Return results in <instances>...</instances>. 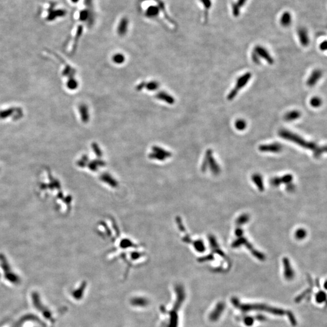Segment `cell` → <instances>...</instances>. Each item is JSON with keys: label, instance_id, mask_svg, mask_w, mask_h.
Returning a JSON list of instances; mask_svg holds the SVG:
<instances>
[{"label": "cell", "instance_id": "6da1fadb", "mask_svg": "<svg viewBox=\"0 0 327 327\" xmlns=\"http://www.w3.org/2000/svg\"><path fill=\"white\" fill-rule=\"evenodd\" d=\"M232 303L234 305V306H236L237 308L239 309L240 310L247 312L249 311L252 310H258V311H262L268 312L269 313H271L272 314L277 315V316H284V315H287L289 317L290 321L291 323L293 325H296V320L294 316V315L290 311L284 310L281 308H277L275 307L270 306L266 305L264 304H249V303H242L239 300L236 298L234 297L231 300Z\"/></svg>", "mask_w": 327, "mask_h": 327}, {"label": "cell", "instance_id": "7a4b0ae2", "mask_svg": "<svg viewBox=\"0 0 327 327\" xmlns=\"http://www.w3.org/2000/svg\"><path fill=\"white\" fill-rule=\"evenodd\" d=\"M279 135L282 138L293 142L299 145L314 151V156L316 157L320 156L323 152V150H326L325 147H320L314 142H308L305 141L303 138H301L299 135L293 133L289 130L285 129H282L279 132Z\"/></svg>", "mask_w": 327, "mask_h": 327}, {"label": "cell", "instance_id": "3957f363", "mask_svg": "<svg viewBox=\"0 0 327 327\" xmlns=\"http://www.w3.org/2000/svg\"><path fill=\"white\" fill-rule=\"evenodd\" d=\"M252 78V74L250 72H247L246 73L243 74L241 76H240L236 81L235 87L232 89V90L229 93L227 99L229 101L232 100L233 98L236 97L237 94H238L239 91L242 89L243 87L246 86V84L249 83V81Z\"/></svg>", "mask_w": 327, "mask_h": 327}, {"label": "cell", "instance_id": "277c9868", "mask_svg": "<svg viewBox=\"0 0 327 327\" xmlns=\"http://www.w3.org/2000/svg\"><path fill=\"white\" fill-rule=\"evenodd\" d=\"M254 52L259 56V58L264 59L268 63L273 64L274 63V59L271 56L268 52L264 47L260 46H258L255 47Z\"/></svg>", "mask_w": 327, "mask_h": 327}, {"label": "cell", "instance_id": "5b68a950", "mask_svg": "<svg viewBox=\"0 0 327 327\" xmlns=\"http://www.w3.org/2000/svg\"><path fill=\"white\" fill-rule=\"evenodd\" d=\"M259 150L263 152L278 153L282 150V147L279 143L275 142L270 144L261 145L259 147Z\"/></svg>", "mask_w": 327, "mask_h": 327}, {"label": "cell", "instance_id": "8992f818", "mask_svg": "<svg viewBox=\"0 0 327 327\" xmlns=\"http://www.w3.org/2000/svg\"><path fill=\"white\" fill-rule=\"evenodd\" d=\"M160 13L158 5H150L145 11V16L149 19H154L158 17Z\"/></svg>", "mask_w": 327, "mask_h": 327}, {"label": "cell", "instance_id": "52a82bcc", "mask_svg": "<svg viewBox=\"0 0 327 327\" xmlns=\"http://www.w3.org/2000/svg\"><path fill=\"white\" fill-rule=\"evenodd\" d=\"M322 75V71L319 69H316L311 73L310 77L306 81V85L308 87H313L320 79Z\"/></svg>", "mask_w": 327, "mask_h": 327}, {"label": "cell", "instance_id": "ba28073f", "mask_svg": "<svg viewBox=\"0 0 327 327\" xmlns=\"http://www.w3.org/2000/svg\"><path fill=\"white\" fill-rule=\"evenodd\" d=\"M129 25V20L126 17H122L119 21L117 26V32L120 36L125 35Z\"/></svg>", "mask_w": 327, "mask_h": 327}, {"label": "cell", "instance_id": "9c48e42d", "mask_svg": "<svg viewBox=\"0 0 327 327\" xmlns=\"http://www.w3.org/2000/svg\"><path fill=\"white\" fill-rule=\"evenodd\" d=\"M225 309V305L223 302H219L217 304L214 310L210 315V319L212 321H216L219 319Z\"/></svg>", "mask_w": 327, "mask_h": 327}, {"label": "cell", "instance_id": "30bf717a", "mask_svg": "<svg viewBox=\"0 0 327 327\" xmlns=\"http://www.w3.org/2000/svg\"><path fill=\"white\" fill-rule=\"evenodd\" d=\"M283 262L284 264V268H285L284 276L287 280H291L294 278V271L292 270L290 262L287 259H284Z\"/></svg>", "mask_w": 327, "mask_h": 327}, {"label": "cell", "instance_id": "8fae6325", "mask_svg": "<svg viewBox=\"0 0 327 327\" xmlns=\"http://www.w3.org/2000/svg\"><path fill=\"white\" fill-rule=\"evenodd\" d=\"M298 35L301 44L303 46H307L310 43L307 31L305 29H300L298 30Z\"/></svg>", "mask_w": 327, "mask_h": 327}, {"label": "cell", "instance_id": "7c38bea8", "mask_svg": "<svg viewBox=\"0 0 327 327\" xmlns=\"http://www.w3.org/2000/svg\"><path fill=\"white\" fill-rule=\"evenodd\" d=\"M301 116V113L298 110H292L287 112L284 118L286 121H293L298 119Z\"/></svg>", "mask_w": 327, "mask_h": 327}, {"label": "cell", "instance_id": "4fadbf2b", "mask_svg": "<svg viewBox=\"0 0 327 327\" xmlns=\"http://www.w3.org/2000/svg\"><path fill=\"white\" fill-rule=\"evenodd\" d=\"M235 127L237 130L242 131L247 127V122L243 119H238L235 122Z\"/></svg>", "mask_w": 327, "mask_h": 327}, {"label": "cell", "instance_id": "5bb4252c", "mask_svg": "<svg viewBox=\"0 0 327 327\" xmlns=\"http://www.w3.org/2000/svg\"><path fill=\"white\" fill-rule=\"evenodd\" d=\"M291 21V18L290 15L288 13H286V14H284L282 17L281 24L284 26H288L290 24Z\"/></svg>", "mask_w": 327, "mask_h": 327}, {"label": "cell", "instance_id": "9a60e30c", "mask_svg": "<svg viewBox=\"0 0 327 327\" xmlns=\"http://www.w3.org/2000/svg\"><path fill=\"white\" fill-rule=\"evenodd\" d=\"M310 105L314 108H317L320 107L322 104V100L319 97H315L311 99L310 100Z\"/></svg>", "mask_w": 327, "mask_h": 327}, {"label": "cell", "instance_id": "2e32d148", "mask_svg": "<svg viewBox=\"0 0 327 327\" xmlns=\"http://www.w3.org/2000/svg\"><path fill=\"white\" fill-rule=\"evenodd\" d=\"M316 300L319 303L323 302L326 300V294L323 291L319 292L316 296Z\"/></svg>", "mask_w": 327, "mask_h": 327}, {"label": "cell", "instance_id": "e0dca14e", "mask_svg": "<svg viewBox=\"0 0 327 327\" xmlns=\"http://www.w3.org/2000/svg\"><path fill=\"white\" fill-rule=\"evenodd\" d=\"M201 3H202V5H203V6L204 7V9H205V17H206V14H207V12H208V10L210 9V6H211V2L210 0H200Z\"/></svg>", "mask_w": 327, "mask_h": 327}, {"label": "cell", "instance_id": "ac0fdd59", "mask_svg": "<svg viewBox=\"0 0 327 327\" xmlns=\"http://www.w3.org/2000/svg\"><path fill=\"white\" fill-rule=\"evenodd\" d=\"M306 236V231L303 229H299L296 233V237L298 239H303Z\"/></svg>", "mask_w": 327, "mask_h": 327}, {"label": "cell", "instance_id": "d6986e66", "mask_svg": "<svg viewBox=\"0 0 327 327\" xmlns=\"http://www.w3.org/2000/svg\"><path fill=\"white\" fill-rule=\"evenodd\" d=\"M259 178H260V176H259V175H255V176H253V181H258V182L256 183L257 186H258V187H259V189H261V190H263V184H262V182L261 178V179H259Z\"/></svg>", "mask_w": 327, "mask_h": 327}, {"label": "cell", "instance_id": "ffe728a7", "mask_svg": "<svg viewBox=\"0 0 327 327\" xmlns=\"http://www.w3.org/2000/svg\"><path fill=\"white\" fill-rule=\"evenodd\" d=\"M244 323L247 326H252L254 323V319L252 317H246L244 318Z\"/></svg>", "mask_w": 327, "mask_h": 327}, {"label": "cell", "instance_id": "44dd1931", "mask_svg": "<svg viewBox=\"0 0 327 327\" xmlns=\"http://www.w3.org/2000/svg\"><path fill=\"white\" fill-rule=\"evenodd\" d=\"M252 58L253 61L255 63L257 64H259L260 62H261V61H260V58L259 57V56H258L254 51L252 52Z\"/></svg>", "mask_w": 327, "mask_h": 327}, {"label": "cell", "instance_id": "7402d4cb", "mask_svg": "<svg viewBox=\"0 0 327 327\" xmlns=\"http://www.w3.org/2000/svg\"><path fill=\"white\" fill-rule=\"evenodd\" d=\"M247 220H248V216H246V215H245V216L243 215V216H241L240 217H239V219H238V221H237V222H238L239 224H240V223H242V222L244 223V222H246L247 221Z\"/></svg>", "mask_w": 327, "mask_h": 327}, {"label": "cell", "instance_id": "603a6c76", "mask_svg": "<svg viewBox=\"0 0 327 327\" xmlns=\"http://www.w3.org/2000/svg\"><path fill=\"white\" fill-rule=\"evenodd\" d=\"M320 49H321L322 50H323V51L326 50V41H325L324 42H323V43L320 44Z\"/></svg>", "mask_w": 327, "mask_h": 327}, {"label": "cell", "instance_id": "cb8c5ba5", "mask_svg": "<svg viewBox=\"0 0 327 327\" xmlns=\"http://www.w3.org/2000/svg\"><path fill=\"white\" fill-rule=\"evenodd\" d=\"M116 56H115V61H117L118 62H120L121 61H122V59H123V57L122 56V55H116Z\"/></svg>", "mask_w": 327, "mask_h": 327}, {"label": "cell", "instance_id": "d4e9b609", "mask_svg": "<svg viewBox=\"0 0 327 327\" xmlns=\"http://www.w3.org/2000/svg\"><path fill=\"white\" fill-rule=\"evenodd\" d=\"M73 2H78V0H73Z\"/></svg>", "mask_w": 327, "mask_h": 327}]
</instances>
